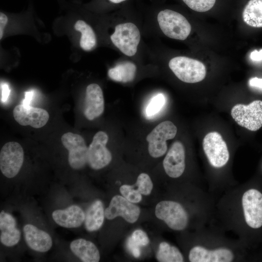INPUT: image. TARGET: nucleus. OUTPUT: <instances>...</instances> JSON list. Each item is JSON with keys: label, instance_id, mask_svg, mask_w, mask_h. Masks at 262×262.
Wrapping results in <instances>:
<instances>
[{"label": "nucleus", "instance_id": "f257e3e1", "mask_svg": "<svg viewBox=\"0 0 262 262\" xmlns=\"http://www.w3.org/2000/svg\"><path fill=\"white\" fill-rule=\"evenodd\" d=\"M160 29L167 37L180 40L187 38L191 31V26L186 18L176 11L165 9L157 16Z\"/></svg>", "mask_w": 262, "mask_h": 262}, {"label": "nucleus", "instance_id": "f03ea898", "mask_svg": "<svg viewBox=\"0 0 262 262\" xmlns=\"http://www.w3.org/2000/svg\"><path fill=\"white\" fill-rule=\"evenodd\" d=\"M170 69L180 81L196 83L202 81L206 75L204 65L201 62L184 56H178L169 62Z\"/></svg>", "mask_w": 262, "mask_h": 262}, {"label": "nucleus", "instance_id": "7ed1b4c3", "mask_svg": "<svg viewBox=\"0 0 262 262\" xmlns=\"http://www.w3.org/2000/svg\"><path fill=\"white\" fill-rule=\"evenodd\" d=\"M110 38L115 46L123 53L132 56L137 51L140 33L135 24L127 22L117 25Z\"/></svg>", "mask_w": 262, "mask_h": 262}, {"label": "nucleus", "instance_id": "20e7f679", "mask_svg": "<svg viewBox=\"0 0 262 262\" xmlns=\"http://www.w3.org/2000/svg\"><path fill=\"white\" fill-rule=\"evenodd\" d=\"M155 213L158 219L164 221L173 230H183L188 224L187 212L180 204L176 201L164 200L159 202Z\"/></svg>", "mask_w": 262, "mask_h": 262}, {"label": "nucleus", "instance_id": "39448f33", "mask_svg": "<svg viewBox=\"0 0 262 262\" xmlns=\"http://www.w3.org/2000/svg\"><path fill=\"white\" fill-rule=\"evenodd\" d=\"M177 132V127L170 121H164L156 126L147 135L149 155L153 158L163 156L166 152V141L174 138Z\"/></svg>", "mask_w": 262, "mask_h": 262}, {"label": "nucleus", "instance_id": "423d86ee", "mask_svg": "<svg viewBox=\"0 0 262 262\" xmlns=\"http://www.w3.org/2000/svg\"><path fill=\"white\" fill-rule=\"evenodd\" d=\"M231 115L239 125L256 131L262 126V101L254 100L247 105L236 104L231 109Z\"/></svg>", "mask_w": 262, "mask_h": 262}, {"label": "nucleus", "instance_id": "0eeeda50", "mask_svg": "<svg viewBox=\"0 0 262 262\" xmlns=\"http://www.w3.org/2000/svg\"><path fill=\"white\" fill-rule=\"evenodd\" d=\"M24 161V151L17 142L5 144L0 152V169L8 178L15 177L19 172Z\"/></svg>", "mask_w": 262, "mask_h": 262}, {"label": "nucleus", "instance_id": "6e6552de", "mask_svg": "<svg viewBox=\"0 0 262 262\" xmlns=\"http://www.w3.org/2000/svg\"><path fill=\"white\" fill-rule=\"evenodd\" d=\"M203 148L210 164L216 168L224 166L229 158L226 142L217 132H210L203 140Z\"/></svg>", "mask_w": 262, "mask_h": 262}, {"label": "nucleus", "instance_id": "1a4fd4ad", "mask_svg": "<svg viewBox=\"0 0 262 262\" xmlns=\"http://www.w3.org/2000/svg\"><path fill=\"white\" fill-rule=\"evenodd\" d=\"M64 147L68 151V161L74 169H80L87 163L88 148L83 137L79 134L68 132L61 137Z\"/></svg>", "mask_w": 262, "mask_h": 262}, {"label": "nucleus", "instance_id": "9d476101", "mask_svg": "<svg viewBox=\"0 0 262 262\" xmlns=\"http://www.w3.org/2000/svg\"><path fill=\"white\" fill-rule=\"evenodd\" d=\"M106 132L99 131L93 138L87 152V163L93 169H100L108 165L112 161V154L106 146L108 141Z\"/></svg>", "mask_w": 262, "mask_h": 262}, {"label": "nucleus", "instance_id": "9b49d317", "mask_svg": "<svg viewBox=\"0 0 262 262\" xmlns=\"http://www.w3.org/2000/svg\"><path fill=\"white\" fill-rule=\"evenodd\" d=\"M245 219L251 228L262 226V194L258 190L251 189L244 193L242 198Z\"/></svg>", "mask_w": 262, "mask_h": 262}, {"label": "nucleus", "instance_id": "f8f14e48", "mask_svg": "<svg viewBox=\"0 0 262 262\" xmlns=\"http://www.w3.org/2000/svg\"><path fill=\"white\" fill-rule=\"evenodd\" d=\"M140 213V209L138 206L120 195L114 196L105 210V217L107 219L112 220L117 216H121L130 223L135 222Z\"/></svg>", "mask_w": 262, "mask_h": 262}, {"label": "nucleus", "instance_id": "ddd939ff", "mask_svg": "<svg viewBox=\"0 0 262 262\" xmlns=\"http://www.w3.org/2000/svg\"><path fill=\"white\" fill-rule=\"evenodd\" d=\"M13 116L20 125L30 126L36 129L45 126L49 119V114L46 110L31 106H26L22 104L14 108Z\"/></svg>", "mask_w": 262, "mask_h": 262}, {"label": "nucleus", "instance_id": "4468645a", "mask_svg": "<svg viewBox=\"0 0 262 262\" xmlns=\"http://www.w3.org/2000/svg\"><path fill=\"white\" fill-rule=\"evenodd\" d=\"M185 150L179 141L174 142L166 154L163 166L167 175L172 178H177L183 173L185 167Z\"/></svg>", "mask_w": 262, "mask_h": 262}, {"label": "nucleus", "instance_id": "2eb2a0df", "mask_svg": "<svg viewBox=\"0 0 262 262\" xmlns=\"http://www.w3.org/2000/svg\"><path fill=\"white\" fill-rule=\"evenodd\" d=\"M104 110V100L100 87L92 83L86 89L83 114L86 118L93 120L99 117Z\"/></svg>", "mask_w": 262, "mask_h": 262}, {"label": "nucleus", "instance_id": "dca6fc26", "mask_svg": "<svg viewBox=\"0 0 262 262\" xmlns=\"http://www.w3.org/2000/svg\"><path fill=\"white\" fill-rule=\"evenodd\" d=\"M233 259L232 251L225 248L208 250L197 246L193 247L189 254L191 262H230Z\"/></svg>", "mask_w": 262, "mask_h": 262}, {"label": "nucleus", "instance_id": "f3484780", "mask_svg": "<svg viewBox=\"0 0 262 262\" xmlns=\"http://www.w3.org/2000/svg\"><path fill=\"white\" fill-rule=\"evenodd\" d=\"M23 232L26 243L32 249L40 252H45L52 246V242L50 235L34 225H25Z\"/></svg>", "mask_w": 262, "mask_h": 262}, {"label": "nucleus", "instance_id": "a211bd4d", "mask_svg": "<svg viewBox=\"0 0 262 262\" xmlns=\"http://www.w3.org/2000/svg\"><path fill=\"white\" fill-rule=\"evenodd\" d=\"M52 216L59 226L66 228H75L82 225L84 221L85 214L80 207L73 205L65 209L53 211Z\"/></svg>", "mask_w": 262, "mask_h": 262}, {"label": "nucleus", "instance_id": "6ab92c4d", "mask_svg": "<svg viewBox=\"0 0 262 262\" xmlns=\"http://www.w3.org/2000/svg\"><path fill=\"white\" fill-rule=\"evenodd\" d=\"M0 240L5 246H12L17 244L21 233L16 228V221L10 214L2 211L0 213Z\"/></svg>", "mask_w": 262, "mask_h": 262}, {"label": "nucleus", "instance_id": "aec40b11", "mask_svg": "<svg viewBox=\"0 0 262 262\" xmlns=\"http://www.w3.org/2000/svg\"><path fill=\"white\" fill-rule=\"evenodd\" d=\"M71 251L84 262H98L100 260L99 251L92 242L78 239L73 241L70 245Z\"/></svg>", "mask_w": 262, "mask_h": 262}, {"label": "nucleus", "instance_id": "412c9836", "mask_svg": "<svg viewBox=\"0 0 262 262\" xmlns=\"http://www.w3.org/2000/svg\"><path fill=\"white\" fill-rule=\"evenodd\" d=\"M105 216L103 205L101 201L97 200L87 209L84 220V225L88 231H94L102 226Z\"/></svg>", "mask_w": 262, "mask_h": 262}, {"label": "nucleus", "instance_id": "4be33fe9", "mask_svg": "<svg viewBox=\"0 0 262 262\" xmlns=\"http://www.w3.org/2000/svg\"><path fill=\"white\" fill-rule=\"evenodd\" d=\"M242 17L248 26L262 27V0H249L244 9Z\"/></svg>", "mask_w": 262, "mask_h": 262}, {"label": "nucleus", "instance_id": "5701e85b", "mask_svg": "<svg viewBox=\"0 0 262 262\" xmlns=\"http://www.w3.org/2000/svg\"><path fill=\"white\" fill-rule=\"evenodd\" d=\"M136 70V67L134 64L131 62H125L109 69L108 75L114 81L128 82L134 79Z\"/></svg>", "mask_w": 262, "mask_h": 262}, {"label": "nucleus", "instance_id": "b1692460", "mask_svg": "<svg viewBox=\"0 0 262 262\" xmlns=\"http://www.w3.org/2000/svg\"><path fill=\"white\" fill-rule=\"evenodd\" d=\"M75 29L82 33L80 39V46L84 50L92 49L96 45V37L92 28L86 22L82 20H78Z\"/></svg>", "mask_w": 262, "mask_h": 262}, {"label": "nucleus", "instance_id": "393cba45", "mask_svg": "<svg viewBox=\"0 0 262 262\" xmlns=\"http://www.w3.org/2000/svg\"><path fill=\"white\" fill-rule=\"evenodd\" d=\"M156 257L161 262H183V256L179 249L165 242L160 244Z\"/></svg>", "mask_w": 262, "mask_h": 262}, {"label": "nucleus", "instance_id": "a878e982", "mask_svg": "<svg viewBox=\"0 0 262 262\" xmlns=\"http://www.w3.org/2000/svg\"><path fill=\"white\" fill-rule=\"evenodd\" d=\"M165 103V96L162 93L154 96L146 109V115L148 117H152L162 110Z\"/></svg>", "mask_w": 262, "mask_h": 262}, {"label": "nucleus", "instance_id": "bb28decb", "mask_svg": "<svg viewBox=\"0 0 262 262\" xmlns=\"http://www.w3.org/2000/svg\"><path fill=\"white\" fill-rule=\"evenodd\" d=\"M187 6L194 11L205 12L211 9L216 0H182Z\"/></svg>", "mask_w": 262, "mask_h": 262}, {"label": "nucleus", "instance_id": "cd10ccee", "mask_svg": "<svg viewBox=\"0 0 262 262\" xmlns=\"http://www.w3.org/2000/svg\"><path fill=\"white\" fill-rule=\"evenodd\" d=\"M135 186L143 195H149L153 188V183L150 177L146 173L140 174L137 179Z\"/></svg>", "mask_w": 262, "mask_h": 262}, {"label": "nucleus", "instance_id": "c85d7f7f", "mask_svg": "<svg viewBox=\"0 0 262 262\" xmlns=\"http://www.w3.org/2000/svg\"><path fill=\"white\" fill-rule=\"evenodd\" d=\"M119 190L122 196L132 203H138L142 200V194L134 186L123 185Z\"/></svg>", "mask_w": 262, "mask_h": 262}, {"label": "nucleus", "instance_id": "c756f323", "mask_svg": "<svg viewBox=\"0 0 262 262\" xmlns=\"http://www.w3.org/2000/svg\"><path fill=\"white\" fill-rule=\"evenodd\" d=\"M131 237L140 246H145L149 243L147 234L142 230L136 229L133 231Z\"/></svg>", "mask_w": 262, "mask_h": 262}, {"label": "nucleus", "instance_id": "7c9ffc66", "mask_svg": "<svg viewBox=\"0 0 262 262\" xmlns=\"http://www.w3.org/2000/svg\"><path fill=\"white\" fill-rule=\"evenodd\" d=\"M140 246L135 243L131 237L128 238L127 241V247L131 254L135 258L140 256L141 251Z\"/></svg>", "mask_w": 262, "mask_h": 262}, {"label": "nucleus", "instance_id": "2f4dec72", "mask_svg": "<svg viewBox=\"0 0 262 262\" xmlns=\"http://www.w3.org/2000/svg\"><path fill=\"white\" fill-rule=\"evenodd\" d=\"M10 94V89L9 84L6 82L0 83V101L6 102L9 98Z\"/></svg>", "mask_w": 262, "mask_h": 262}, {"label": "nucleus", "instance_id": "473e14b6", "mask_svg": "<svg viewBox=\"0 0 262 262\" xmlns=\"http://www.w3.org/2000/svg\"><path fill=\"white\" fill-rule=\"evenodd\" d=\"M34 95L33 90H30L25 92L24 98L22 101V104L26 106H31V103L33 99Z\"/></svg>", "mask_w": 262, "mask_h": 262}, {"label": "nucleus", "instance_id": "72a5a7b5", "mask_svg": "<svg viewBox=\"0 0 262 262\" xmlns=\"http://www.w3.org/2000/svg\"><path fill=\"white\" fill-rule=\"evenodd\" d=\"M8 18L7 16L3 13H0V39H1L3 36V30L7 22Z\"/></svg>", "mask_w": 262, "mask_h": 262}, {"label": "nucleus", "instance_id": "f704fd0d", "mask_svg": "<svg viewBox=\"0 0 262 262\" xmlns=\"http://www.w3.org/2000/svg\"><path fill=\"white\" fill-rule=\"evenodd\" d=\"M249 84L251 86L262 89V79L257 77L252 78L249 80Z\"/></svg>", "mask_w": 262, "mask_h": 262}, {"label": "nucleus", "instance_id": "c9c22d12", "mask_svg": "<svg viewBox=\"0 0 262 262\" xmlns=\"http://www.w3.org/2000/svg\"><path fill=\"white\" fill-rule=\"evenodd\" d=\"M250 57L253 61H262V49L259 51L254 50L250 53Z\"/></svg>", "mask_w": 262, "mask_h": 262}, {"label": "nucleus", "instance_id": "e433bc0d", "mask_svg": "<svg viewBox=\"0 0 262 262\" xmlns=\"http://www.w3.org/2000/svg\"><path fill=\"white\" fill-rule=\"evenodd\" d=\"M111 2L114 3H118L124 1L126 0H109Z\"/></svg>", "mask_w": 262, "mask_h": 262}]
</instances>
